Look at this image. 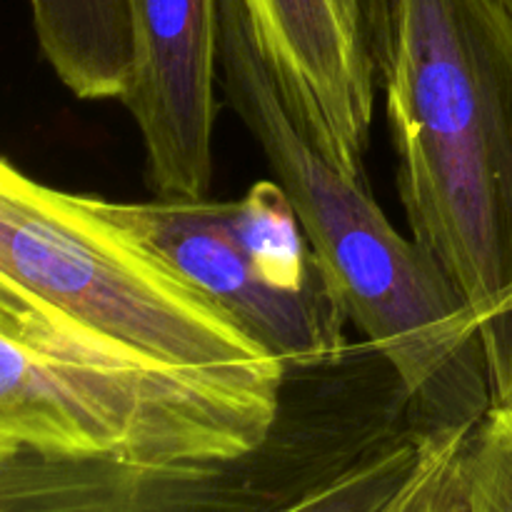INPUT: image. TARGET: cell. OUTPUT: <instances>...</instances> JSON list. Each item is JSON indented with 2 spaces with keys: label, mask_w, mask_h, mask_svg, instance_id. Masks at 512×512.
Here are the masks:
<instances>
[{
  "label": "cell",
  "mask_w": 512,
  "mask_h": 512,
  "mask_svg": "<svg viewBox=\"0 0 512 512\" xmlns=\"http://www.w3.org/2000/svg\"><path fill=\"white\" fill-rule=\"evenodd\" d=\"M410 238L480 328L512 405V25L493 0H385L375 28Z\"/></svg>",
  "instance_id": "6da1fadb"
},
{
  "label": "cell",
  "mask_w": 512,
  "mask_h": 512,
  "mask_svg": "<svg viewBox=\"0 0 512 512\" xmlns=\"http://www.w3.org/2000/svg\"><path fill=\"white\" fill-rule=\"evenodd\" d=\"M220 85L288 193L350 323L398 375L415 418L433 430L478 428L493 390L473 313L433 258L393 228L365 180L330 163L295 123L245 0H220Z\"/></svg>",
  "instance_id": "7a4b0ae2"
},
{
  "label": "cell",
  "mask_w": 512,
  "mask_h": 512,
  "mask_svg": "<svg viewBox=\"0 0 512 512\" xmlns=\"http://www.w3.org/2000/svg\"><path fill=\"white\" fill-rule=\"evenodd\" d=\"M285 375L165 363L0 275V458L165 470L258 450Z\"/></svg>",
  "instance_id": "3957f363"
},
{
  "label": "cell",
  "mask_w": 512,
  "mask_h": 512,
  "mask_svg": "<svg viewBox=\"0 0 512 512\" xmlns=\"http://www.w3.org/2000/svg\"><path fill=\"white\" fill-rule=\"evenodd\" d=\"M0 275L95 333L153 358L238 375H285L173 265L105 218L90 195L0 165Z\"/></svg>",
  "instance_id": "277c9868"
},
{
  "label": "cell",
  "mask_w": 512,
  "mask_h": 512,
  "mask_svg": "<svg viewBox=\"0 0 512 512\" xmlns=\"http://www.w3.org/2000/svg\"><path fill=\"white\" fill-rule=\"evenodd\" d=\"M353 423L338 395L288 405L270 438L225 463L140 470L110 463L0 458V510L10 512H263L345 453Z\"/></svg>",
  "instance_id": "5b68a950"
},
{
  "label": "cell",
  "mask_w": 512,
  "mask_h": 512,
  "mask_svg": "<svg viewBox=\"0 0 512 512\" xmlns=\"http://www.w3.org/2000/svg\"><path fill=\"white\" fill-rule=\"evenodd\" d=\"M90 203L173 265L288 370L325 368L350 353V318L335 290L285 285L245 243L230 203H115L93 195Z\"/></svg>",
  "instance_id": "8992f818"
},
{
  "label": "cell",
  "mask_w": 512,
  "mask_h": 512,
  "mask_svg": "<svg viewBox=\"0 0 512 512\" xmlns=\"http://www.w3.org/2000/svg\"><path fill=\"white\" fill-rule=\"evenodd\" d=\"M133 68L123 105L155 198H208L220 80V0H128Z\"/></svg>",
  "instance_id": "52a82bcc"
},
{
  "label": "cell",
  "mask_w": 512,
  "mask_h": 512,
  "mask_svg": "<svg viewBox=\"0 0 512 512\" xmlns=\"http://www.w3.org/2000/svg\"><path fill=\"white\" fill-rule=\"evenodd\" d=\"M285 108L330 163L365 180L380 90L373 35L345 0H245Z\"/></svg>",
  "instance_id": "ba28073f"
},
{
  "label": "cell",
  "mask_w": 512,
  "mask_h": 512,
  "mask_svg": "<svg viewBox=\"0 0 512 512\" xmlns=\"http://www.w3.org/2000/svg\"><path fill=\"white\" fill-rule=\"evenodd\" d=\"M45 63L80 100H123L133 68L128 0H28Z\"/></svg>",
  "instance_id": "9c48e42d"
},
{
  "label": "cell",
  "mask_w": 512,
  "mask_h": 512,
  "mask_svg": "<svg viewBox=\"0 0 512 512\" xmlns=\"http://www.w3.org/2000/svg\"><path fill=\"white\" fill-rule=\"evenodd\" d=\"M470 512H512V405L490 408L468 445Z\"/></svg>",
  "instance_id": "30bf717a"
},
{
  "label": "cell",
  "mask_w": 512,
  "mask_h": 512,
  "mask_svg": "<svg viewBox=\"0 0 512 512\" xmlns=\"http://www.w3.org/2000/svg\"><path fill=\"white\" fill-rule=\"evenodd\" d=\"M475 428L450 435L438 458L385 512H470L468 445Z\"/></svg>",
  "instance_id": "8fae6325"
},
{
  "label": "cell",
  "mask_w": 512,
  "mask_h": 512,
  "mask_svg": "<svg viewBox=\"0 0 512 512\" xmlns=\"http://www.w3.org/2000/svg\"><path fill=\"white\" fill-rule=\"evenodd\" d=\"M348 8L353 10L355 18L368 28V33L373 35V43H375V28H378V20L380 13H383V5L385 0H345Z\"/></svg>",
  "instance_id": "7c38bea8"
},
{
  "label": "cell",
  "mask_w": 512,
  "mask_h": 512,
  "mask_svg": "<svg viewBox=\"0 0 512 512\" xmlns=\"http://www.w3.org/2000/svg\"><path fill=\"white\" fill-rule=\"evenodd\" d=\"M495 5H498L500 10H503V15L508 18V23L512 25V0H493Z\"/></svg>",
  "instance_id": "4fadbf2b"
},
{
  "label": "cell",
  "mask_w": 512,
  "mask_h": 512,
  "mask_svg": "<svg viewBox=\"0 0 512 512\" xmlns=\"http://www.w3.org/2000/svg\"><path fill=\"white\" fill-rule=\"evenodd\" d=\"M0 512H10V510H0Z\"/></svg>",
  "instance_id": "5bb4252c"
}]
</instances>
